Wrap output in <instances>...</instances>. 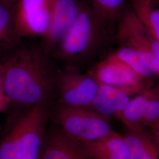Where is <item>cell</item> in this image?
I'll list each match as a JSON object with an SVG mask.
<instances>
[{"label":"cell","mask_w":159,"mask_h":159,"mask_svg":"<svg viewBox=\"0 0 159 159\" xmlns=\"http://www.w3.org/2000/svg\"><path fill=\"white\" fill-rule=\"evenodd\" d=\"M2 64L4 90L10 103L32 107L47 102L54 77L42 51L20 48Z\"/></svg>","instance_id":"1"},{"label":"cell","mask_w":159,"mask_h":159,"mask_svg":"<svg viewBox=\"0 0 159 159\" xmlns=\"http://www.w3.org/2000/svg\"><path fill=\"white\" fill-rule=\"evenodd\" d=\"M108 27L91 7L81 5L74 23L56 48V56L76 68L93 57L103 45Z\"/></svg>","instance_id":"2"},{"label":"cell","mask_w":159,"mask_h":159,"mask_svg":"<svg viewBox=\"0 0 159 159\" xmlns=\"http://www.w3.org/2000/svg\"><path fill=\"white\" fill-rule=\"evenodd\" d=\"M47 120L46 102L20 116L0 142V159H39Z\"/></svg>","instance_id":"3"},{"label":"cell","mask_w":159,"mask_h":159,"mask_svg":"<svg viewBox=\"0 0 159 159\" xmlns=\"http://www.w3.org/2000/svg\"><path fill=\"white\" fill-rule=\"evenodd\" d=\"M56 119L59 129L74 141L81 144L93 142L113 133L110 119L87 107L60 106Z\"/></svg>","instance_id":"4"},{"label":"cell","mask_w":159,"mask_h":159,"mask_svg":"<svg viewBox=\"0 0 159 159\" xmlns=\"http://www.w3.org/2000/svg\"><path fill=\"white\" fill-rule=\"evenodd\" d=\"M60 106L87 107L98 94L100 83L91 74H84L68 68L57 78Z\"/></svg>","instance_id":"5"},{"label":"cell","mask_w":159,"mask_h":159,"mask_svg":"<svg viewBox=\"0 0 159 159\" xmlns=\"http://www.w3.org/2000/svg\"><path fill=\"white\" fill-rule=\"evenodd\" d=\"M116 24V40L120 46L152 54L159 66V41L145 27L130 6L125 7Z\"/></svg>","instance_id":"6"},{"label":"cell","mask_w":159,"mask_h":159,"mask_svg":"<svg viewBox=\"0 0 159 159\" xmlns=\"http://www.w3.org/2000/svg\"><path fill=\"white\" fill-rule=\"evenodd\" d=\"M51 0H18L14 23L18 36H44L50 27Z\"/></svg>","instance_id":"7"},{"label":"cell","mask_w":159,"mask_h":159,"mask_svg":"<svg viewBox=\"0 0 159 159\" xmlns=\"http://www.w3.org/2000/svg\"><path fill=\"white\" fill-rule=\"evenodd\" d=\"M90 73L100 84L119 88L129 94L142 91L144 78L111 54L98 63Z\"/></svg>","instance_id":"8"},{"label":"cell","mask_w":159,"mask_h":159,"mask_svg":"<svg viewBox=\"0 0 159 159\" xmlns=\"http://www.w3.org/2000/svg\"><path fill=\"white\" fill-rule=\"evenodd\" d=\"M51 2L50 25L42 37L44 52L55 50L75 21L81 6L77 0H51Z\"/></svg>","instance_id":"9"},{"label":"cell","mask_w":159,"mask_h":159,"mask_svg":"<svg viewBox=\"0 0 159 159\" xmlns=\"http://www.w3.org/2000/svg\"><path fill=\"white\" fill-rule=\"evenodd\" d=\"M39 159H91L83 145L60 129L45 134Z\"/></svg>","instance_id":"10"},{"label":"cell","mask_w":159,"mask_h":159,"mask_svg":"<svg viewBox=\"0 0 159 159\" xmlns=\"http://www.w3.org/2000/svg\"><path fill=\"white\" fill-rule=\"evenodd\" d=\"M16 4L0 0V63L4 62L20 48L21 39L17 34L14 23Z\"/></svg>","instance_id":"11"},{"label":"cell","mask_w":159,"mask_h":159,"mask_svg":"<svg viewBox=\"0 0 159 159\" xmlns=\"http://www.w3.org/2000/svg\"><path fill=\"white\" fill-rule=\"evenodd\" d=\"M81 144L91 159H130L125 137L115 131L97 141Z\"/></svg>","instance_id":"12"},{"label":"cell","mask_w":159,"mask_h":159,"mask_svg":"<svg viewBox=\"0 0 159 159\" xmlns=\"http://www.w3.org/2000/svg\"><path fill=\"white\" fill-rule=\"evenodd\" d=\"M111 55L127 64L144 79L159 74V63L153 56L147 52L120 46Z\"/></svg>","instance_id":"13"},{"label":"cell","mask_w":159,"mask_h":159,"mask_svg":"<svg viewBox=\"0 0 159 159\" xmlns=\"http://www.w3.org/2000/svg\"><path fill=\"white\" fill-rule=\"evenodd\" d=\"M130 159H159V148L143 126L129 129L125 136Z\"/></svg>","instance_id":"14"},{"label":"cell","mask_w":159,"mask_h":159,"mask_svg":"<svg viewBox=\"0 0 159 159\" xmlns=\"http://www.w3.org/2000/svg\"><path fill=\"white\" fill-rule=\"evenodd\" d=\"M130 7L149 32L159 41V6L154 0H130Z\"/></svg>","instance_id":"15"},{"label":"cell","mask_w":159,"mask_h":159,"mask_svg":"<svg viewBox=\"0 0 159 159\" xmlns=\"http://www.w3.org/2000/svg\"><path fill=\"white\" fill-rule=\"evenodd\" d=\"M129 0H90L91 7L110 29L126 7Z\"/></svg>","instance_id":"16"},{"label":"cell","mask_w":159,"mask_h":159,"mask_svg":"<svg viewBox=\"0 0 159 159\" xmlns=\"http://www.w3.org/2000/svg\"><path fill=\"white\" fill-rule=\"evenodd\" d=\"M150 95L143 94L130 100L119 117L129 129L142 127V120Z\"/></svg>","instance_id":"17"},{"label":"cell","mask_w":159,"mask_h":159,"mask_svg":"<svg viewBox=\"0 0 159 159\" xmlns=\"http://www.w3.org/2000/svg\"><path fill=\"white\" fill-rule=\"evenodd\" d=\"M98 93L108 97L113 103L117 112V118L130 101V94L127 91L110 85L100 84Z\"/></svg>","instance_id":"18"},{"label":"cell","mask_w":159,"mask_h":159,"mask_svg":"<svg viewBox=\"0 0 159 159\" xmlns=\"http://www.w3.org/2000/svg\"><path fill=\"white\" fill-rule=\"evenodd\" d=\"M89 107L108 118L111 116L117 117V112L113 103L108 97L98 93L94 98Z\"/></svg>","instance_id":"19"},{"label":"cell","mask_w":159,"mask_h":159,"mask_svg":"<svg viewBox=\"0 0 159 159\" xmlns=\"http://www.w3.org/2000/svg\"><path fill=\"white\" fill-rule=\"evenodd\" d=\"M159 123V96H150L143 114L142 125L152 127Z\"/></svg>","instance_id":"20"},{"label":"cell","mask_w":159,"mask_h":159,"mask_svg":"<svg viewBox=\"0 0 159 159\" xmlns=\"http://www.w3.org/2000/svg\"><path fill=\"white\" fill-rule=\"evenodd\" d=\"M10 104V102L4 90L2 64L0 63V113L6 111Z\"/></svg>","instance_id":"21"},{"label":"cell","mask_w":159,"mask_h":159,"mask_svg":"<svg viewBox=\"0 0 159 159\" xmlns=\"http://www.w3.org/2000/svg\"><path fill=\"white\" fill-rule=\"evenodd\" d=\"M151 127L152 129V136L159 148V123Z\"/></svg>","instance_id":"22"},{"label":"cell","mask_w":159,"mask_h":159,"mask_svg":"<svg viewBox=\"0 0 159 159\" xmlns=\"http://www.w3.org/2000/svg\"><path fill=\"white\" fill-rule=\"evenodd\" d=\"M7 1H10V2H11L14 3V4H16L18 0H7Z\"/></svg>","instance_id":"23"},{"label":"cell","mask_w":159,"mask_h":159,"mask_svg":"<svg viewBox=\"0 0 159 159\" xmlns=\"http://www.w3.org/2000/svg\"><path fill=\"white\" fill-rule=\"evenodd\" d=\"M154 2H156V4L157 5V6H159V0H154Z\"/></svg>","instance_id":"24"}]
</instances>
